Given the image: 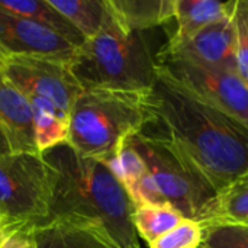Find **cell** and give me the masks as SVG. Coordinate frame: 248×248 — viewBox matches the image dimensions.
Masks as SVG:
<instances>
[{
	"mask_svg": "<svg viewBox=\"0 0 248 248\" xmlns=\"http://www.w3.org/2000/svg\"><path fill=\"white\" fill-rule=\"evenodd\" d=\"M148 106L150 121L141 132L170 147L218 193L247 176L246 125L158 73L148 92Z\"/></svg>",
	"mask_w": 248,
	"mask_h": 248,
	"instance_id": "1",
	"label": "cell"
},
{
	"mask_svg": "<svg viewBox=\"0 0 248 248\" xmlns=\"http://www.w3.org/2000/svg\"><path fill=\"white\" fill-rule=\"evenodd\" d=\"M55 171L51 218L94 228L115 248H141L132 222L134 203L110 169L81 157L67 144L42 154Z\"/></svg>",
	"mask_w": 248,
	"mask_h": 248,
	"instance_id": "2",
	"label": "cell"
},
{
	"mask_svg": "<svg viewBox=\"0 0 248 248\" xmlns=\"http://www.w3.org/2000/svg\"><path fill=\"white\" fill-rule=\"evenodd\" d=\"M68 65L83 90L148 92L157 77L142 32L125 31L109 10L102 31L76 49Z\"/></svg>",
	"mask_w": 248,
	"mask_h": 248,
	"instance_id": "3",
	"label": "cell"
},
{
	"mask_svg": "<svg viewBox=\"0 0 248 248\" xmlns=\"http://www.w3.org/2000/svg\"><path fill=\"white\" fill-rule=\"evenodd\" d=\"M148 92L83 90L70 115L67 145L81 157L109 160L150 121Z\"/></svg>",
	"mask_w": 248,
	"mask_h": 248,
	"instance_id": "4",
	"label": "cell"
},
{
	"mask_svg": "<svg viewBox=\"0 0 248 248\" xmlns=\"http://www.w3.org/2000/svg\"><path fill=\"white\" fill-rule=\"evenodd\" d=\"M55 171L42 154H0V222L12 234L48 221Z\"/></svg>",
	"mask_w": 248,
	"mask_h": 248,
	"instance_id": "5",
	"label": "cell"
},
{
	"mask_svg": "<svg viewBox=\"0 0 248 248\" xmlns=\"http://www.w3.org/2000/svg\"><path fill=\"white\" fill-rule=\"evenodd\" d=\"M129 141L142 157L160 202L171 205L186 219L205 225L212 215L218 192L157 138L140 132Z\"/></svg>",
	"mask_w": 248,
	"mask_h": 248,
	"instance_id": "6",
	"label": "cell"
},
{
	"mask_svg": "<svg viewBox=\"0 0 248 248\" xmlns=\"http://www.w3.org/2000/svg\"><path fill=\"white\" fill-rule=\"evenodd\" d=\"M157 73L248 128V86L234 70L157 54Z\"/></svg>",
	"mask_w": 248,
	"mask_h": 248,
	"instance_id": "7",
	"label": "cell"
},
{
	"mask_svg": "<svg viewBox=\"0 0 248 248\" xmlns=\"http://www.w3.org/2000/svg\"><path fill=\"white\" fill-rule=\"evenodd\" d=\"M0 73L26 97L36 96L51 102L70 118L83 87L73 76L67 61L49 57H9L0 60Z\"/></svg>",
	"mask_w": 248,
	"mask_h": 248,
	"instance_id": "8",
	"label": "cell"
},
{
	"mask_svg": "<svg viewBox=\"0 0 248 248\" xmlns=\"http://www.w3.org/2000/svg\"><path fill=\"white\" fill-rule=\"evenodd\" d=\"M76 49L49 28L0 9V60L36 55L70 62Z\"/></svg>",
	"mask_w": 248,
	"mask_h": 248,
	"instance_id": "9",
	"label": "cell"
},
{
	"mask_svg": "<svg viewBox=\"0 0 248 248\" xmlns=\"http://www.w3.org/2000/svg\"><path fill=\"white\" fill-rule=\"evenodd\" d=\"M158 54L182 57L201 64L235 71L234 13L201 29L186 39H169Z\"/></svg>",
	"mask_w": 248,
	"mask_h": 248,
	"instance_id": "10",
	"label": "cell"
},
{
	"mask_svg": "<svg viewBox=\"0 0 248 248\" xmlns=\"http://www.w3.org/2000/svg\"><path fill=\"white\" fill-rule=\"evenodd\" d=\"M39 154L29 99L0 73V154Z\"/></svg>",
	"mask_w": 248,
	"mask_h": 248,
	"instance_id": "11",
	"label": "cell"
},
{
	"mask_svg": "<svg viewBox=\"0 0 248 248\" xmlns=\"http://www.w3.org/2000/svg\"><path fill=\"white\" fill-rule=\"evenodd\" d=\"M33 248H115L94 228L67 218H51L32 230Z\"/></svg>",
	"mask_w": 248,
	"mask_h": 248,
	"instance_id": "12",
	"label": "cell"
},
{
	"mask_svg": "<svg viewBox=\"0 0 248 248\" xmlns=\"http://www.w3.org/2000/svg\"><path fill=\"white\" fill-rule=\"evenodd\" d=\"M113 19L129 32L164 25L174 17V0H106Z\"/></svg>",
	"mask_w": 248,
	"mask_h": 248,
	"instance_id": "13",
	"label": "cell"
},
{
	"mask_svg": "<svg viewBox=\"0 0 248 248\" xmlns=\"http://www.w3.org/2000/svg\"><path fill=\"white\" fill-rule=\"evenodd\" d=\"M237 0H174L176 31L170 36L173 41L186 39L201 29L234 13Z\"/></svg>",
	"mask_w": 248,
	"mask_h": 248,
	"instance_id": "14",
	"label": "cell"
},
{
	"mask_svg": "<svg viewBox=\"0 0 248 248\" xmlns=\"http://www.w3.org/2000/svg\"><path fill=\"white\" fill-rule=\"evenodd\" d=\"M0 9L49 28L77 48L86 41L83 35L55 7H52L48 0H0Z\"/></svg>",
	"mask_w": 248,
	"mask_h": 248,
	"instance_id": "15",
	"label": "cell"
},
{
	"mask_svg": "<svg viewBox=\"0 0 248 248\" xmlns=\"http://www.w3.org/2000/svg\"><path fill=\"white\" fill-rule=\"evenodd\" d=\"M28 99L33 113V132L39 154L67 144L70 118L60 112L46 99L36 96H31Z\"/></svg>",
	"mask_w": 248,
	"mask_h": 248,
	"instance_id": "16",
	"label": "cell"
},
{
	"mask_svg": "<svg viewBox=\"0 0 248 248\" xmlns=\"http://www.w3.org/2000/svg\"><path fill=\"white\" fill-rule=\"evenodd\" d=\"M84 39L96 36L108 17L106 0H48Z\"/></svg>",
	"mask_w": 248,
	"mask_h": 248,
	"instance_id": "17",
	"label": "cell"
},
{
	"mask_svg": "<svg viewBox=\"0 0 248 248\" xmlns=\"http://www.w3.org/2000/svg\"><path fill=\"white\" fill-rule=\"evenodd\" d=\"M183 219L186 218L176 208L167 203L137 206L132 214V222L137 234L147 241L148 246L170 232Z\"/></svg>",
	"mask_w": 248,
	"mask_h": 248,
	"instance_id": "18",
	"label": "cell"
},
{
	"mask_svg": "<svg viewBox=\"0 0 248 248\" xmlns=\"http://www.w3.org/2000/svg\"><path fill=\"white\" fill-rule=\"evenodd\" d=\"M217 224L248 225V174L218 193L212 215L203 227Z\"/></svg>",
	"mask_w": 248,
	"mask_h": 248,
	"instance_id": "19",
	"label": "cell"
},
{
	"mask_svg": "<svg viewBox=\"0 0 248 248\" xmlns=\"http://www.w3.org/2000/svg\"><path fill=\"white\" fill-rule=\"evenodd\" d=\"M105 163L110 171L115 174V177L122 183L125 190L128 192L131 201L138 192V187L144 177L148 173V169L142 160V157L138 154V151L134 148L131 141L128 140L119 150L118 153L110 157Z\"/></svg>",
	"mask_w": 248,
	"mask_h": 248,
	"instance_id": "20",
	"label": "cell"
},
{
	"mask_svg": "<svg viewBox=\"0 0 248 248\" xmlns=\"http://www.w3.org/2000/svg\"><path fill=\"white\" fill-rule=\"evenodd\" d=\"M235 71L248 86V0H237L234 10Z\"/></svg>",
	"mask_w": 248,
	"mask_h": 248,
	"instance_id": "21",
	"label": "cell"
},
{
	"mask_svg": "<svg viewBox=\"0 0 248 248\" xmlns=\"http://www.w3.org/2000/svg\"><path fill=\"white\" fill-rule=\"evenodd\" d=\"M203 225L195 219H183L170 232L150 244V248H201L203 246Z\"/></svg>",
	"mask_w": 248,
	"mask_h": 248,
	"instance_id": "22",
	"label": "cell"
},
{
	"mask_svg": "<svg viewBox=\"0 0 248 248\" xmlns=\"http://www.w3.org/2000/svg\"><path fill=\"white\" fill-rule=\"evenodd\" d=\"M203 228V248H248V225L217 224Z\"/></svg>",
	"mask_w": 248,
	"mask_h": 248,
	"instance_id": "23",
	"label": "cell"
},
{
	"mask_svg": "<svg viewBox=\"0 0 248 248\" xmlns=\"http://www.w3.org/2000/svg\"><path fill=\"white\" fill-rule=\"evenodd\" d=\"M1 248H33L32 243V230L31 231H17L12 234Z\"/></svg>",
	"mask_w": 248,
	"mask_h": 248,
	"instance_id": "24",
	"label": "cell"
},
{
	"mask_svg": "<svg viewBox=\"0 0 248 248\" xmlns=\"http://www.w3.org/2000/svg\"><path fill=\"white\" fill-rule=\"evenodd\" d=\"M10 237V232L3 227V224L0 222V248L3 247V244L6 243V240Z\"/></svg>",
	"mask_w": 248,
	"mask_h": 248,
	"instance_id": "25",
	"label": "cell"
},
{
	"mask_svg": "<svg viewBox=\"0 0 248 248\" xmlns=\"http://www.w3.org/2000/svg\"><path fill=\"white\" fill-rule=\"evenodd\" d=\"M201 248H203V247H201Z\"/></svg>",
	"mask_w": 248,
	"mask_h": 248,
	"instance_id": "26",
	"label": "cell"
}]
</instances>
